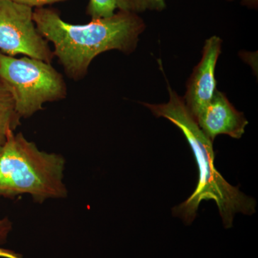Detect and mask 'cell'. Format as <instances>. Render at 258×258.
Wrapping results in <instances>:
<instances>
[{"label":"cell","mask_w":258,"mask_h":258,"mask_svg":"<svg viewBox=\"0 0 258 258\" xmlns=\"http://www.w3.org/2000/svg\"><path fill=\"white\" fill-rule=\"evenodd\" d=\"M33 20L42 37L53 44L54 56L66 76L75 81L83 79L93 59L103 52H134L146 28L143 19L127 10L74 25L64 21L57 10L40 8L34 10Z\"/></svg>","instance_id":"6da1fadb"},{"label":"cell","mask_w":258,"mask_h":258,"mask_svg":"<svg viewBox=\"0 0 258 258\" xmlns=\"http://www.w3.org/2000/svg\"><path fill=\"white\" fill-rule=\"evenodd\" d=\"M169 100L162 104L143 103L153 114L163 117L174 123L187 141L199 169L197 187L186 201L172 209L174 216L190 225L198 215L199 206L204 200L217 204L222 223L226 229L233 225L235 215H251L255 212L256 201L227 182L215 166L213 142L206 137L186 108L183 98L168 86Z\"/></svg>","instance_id":"7a4b0ae2"},{"label":"cell","mask_w":258,"mask_h":258,"mask_svg":"<svg viewBox=\"0 0 258 258\" xmlns=\"http://www.w3.org/2000/svg\"><path fill=\"white\" fill-rule=\"evenodd\" d=\"M64 164L62 156L40 151L23 134L13 132L0 146V197L30 195L39 203L66 198Z\"/></svg>","instance_id":"3957f363"},{"label":"cell","mask_w":258,"mask_h":258,"mask_svg":"<svg viewBox=\"0 0 258 258\" xmlns=\"http://www.w3.org/2000/svg\"><path fill=\"white\" fill-rule=\"evenodd\" d=\"M0 80L13 95L21 118H30L45 103L67 96L62 75L51 63L28 56L17 58L0 52Z\"/></svg>","instance_id":"277c9868"},{"label":"cell","mask_w":258,"mask_h":258,"mask_svg":"<svg viewBox=\"0 0 258 258\" xmlns=\"http://www.w3.org/2000/svg\"><path fill=\"white\" fill-rule=\"evenodd\" d=\"M33 9L11 0H0V52L24 55L51 63L53 51L37 30Z\"/></svg>","instance_id":"5b68a950"},{"label":"cell","mask_w":258,"mask_h":258,"mask_svg":"<svg viewBox=\"0 0 258 258\" xmlns=\"http://www.w3.org/2000/svg\"><path fill=\"white\" fill-rule=\"evenodd\" d=\"M221 48L222 40L220 37L212 36L207 40L201 60L194 69L188 81L183 99L195 119L217 92L215 69Z\"/></svg>","instance_id":"8992f818"},{"label":"cell","mask_w":258,"mask_h":258,"mask_svg":"<svg viewBox=\"0 0 258 258\" xmlns=\"http://www.w3.org/2000/svg\"><path fill=\"white\" fill-rule=\"evenodd\" d=\"M204 134L212 142L217 136L225 134L240 139L248 121L244 113L231 104L223 93L217 91L211 101L195 118Z\"/></svg>","instance_id":"52a82bcc"},{"label":"cell","mask_w":258,"mask_h":258,"mask_svg":"<svg viewBox=\"0 0 258 258\" xmlns=\"http://www.w3.org/2000/svg\"><path fill=\"white\" fill-rule=\"evenodd\" d=\"M21 118L13 95L0 80V146L3 145L10 134L21 124Z\"/></svg>","instance_id":"ba28073f"},{"label":"cell","mask_w":258,"mask_h":258,"mask_svg":"<svg viewBox=\"0 0 258 258\" xmlns=\"http://www.w3.org/2000/svg\"><path fill=\"white\" fill-rule=\"evenodd\" d=\"M115 10L132 11L128 0H89L87 15L91 20L108 18L115 13Z\"/></svg>","instance_id":"9c48e42d"},{"label":"cell","mask_w":258,"mask_h":258,"mask_svg":"<svg viewBox=\"0 0 258 258\" xmlns=\"http://www.w3.org/2000/svg\"><path fill=\"white\" fill-rule=\"evenodd\" d=\"M132 11L140 13L147 11H163L166 8L165 0H128Z\"/></svg>","instance_id":"30bf717a"},{"label":"cell","mask_w":258,"mask_h":258,"mask_svg":"<svg viewBox=\"0 0 258 258\" xmlns=\"http://www.w3.org/2000/svg\"><path fill=\"white\" fill-rule=\"evenodd\" d=\"M18 4L25 5V6L30 7L32 8H45L46 5L55 4L61 2L69 1V0H11Z\"/></svg>","instance_id":"8fae6325"},{"label":"cell","mask_w":258,"mask_h":258,"mask_svg":"<svg viewBox=\"0 0 258 258\" xmlns=\"http://www.w3.org/2000/svg\"><path fill=\"white\" fill-rule=\"evenodd\" d=\"M12 227L13 225L9 219L4 218L0 220V244L5 243L6 242L8 236L12 230Z\"/></svg>","instance_id":"7c38bea8"},{"label":"cell","mask_w":258,"mask_h":258,"mask_svg":"<svg viewBox=\"0 0 258 258\" xmlns=\"http://www.w3.org/2000/svg\"><path fill=\"white\" fill-rule=\"evenodd\" d=\"M0 257L3 258H24L21 254L17 253L14 251L1 248L0 247Z\"/></svg>","instance_id":"4fadbf2b"},{"label":"cell","mask_w":258,"mask_h":258,"mask_svg":"<svg viewBox=\"0 0 258 258\" xmlns=\"http://www.w3.org/2000/svg\"><path fill=\"white\" fill-rule=\"evenodd\" d=\"M242 4L249 7V8H257L258 5V0H242Z\"/></svg>","instance_id":"5bb4252c"}]
</instances>
